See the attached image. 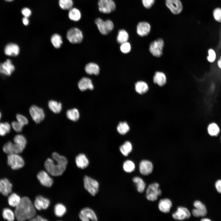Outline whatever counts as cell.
<instances>
[{
	"mask_svg": "<svg viewBox=\"0 0 221 221\" xmlns=\"http://www.w3.org/2000/svg\"><path fill=\"white\" fill-rule=\"evenodd\" d=\"M52 157L56 162L50 158H48L45 163V167L47 171L53 176L62 175L65 170L68 161L66 158L56 152L52 153Z\"/></svg>",
	"mask_w": 221,
	"mask_h": 221,
	"instance_id": "6da1fadb",
	"label": "cell"
},
{
	"mask_svg": "<svg viewBox=\"0 0 221 221\" xmlns=\"http://www.w3.org/2000/svg\"><path fill=\"white\" fill-rule=\"evenodd\" d=\"M15 208V217L18 221L30 220L34 217L36 214V208L34 204L27 197L21 198L19 204Z\"/></svg>",
	"mask_w": 221,
	"mask_h": 221,
	"instance_id": "7a4b0ae2",
	"label": "cell"
},
{
	"mask_svg": "<svg viewBox=\"0 0 221 221\" xmlns=\"http://www.w3.org/2000/svg\"><path fill=\"white\" fill-rule=\"evenodd\" d=\"M95 23L100 33L103 35H107L114 29V24L110 19L104 20L100 17H97L95 20Z\"/></svg>",
	"mask_w": 221,
	"mask_h": 221,
	"instance_id": "3957f363",
	"label": "cell"
},
{
	"mask_svg": "<svg viewBox=\"0 0 221 221\" xmlns=\"http://www.w3.org/2000/svg\"><path fill=\"white\" fill-rule=\"evenodd\" d=\"M164 42L163 40L159 38L151 42L149 45L150 53L154 56L160 57L163 54Z\"/></svg>",
	"mask_w": 221,
	"mask_h": 221,
	"instance_id": "277c9868",
	"label": "cell"
},
{
	"mask_svg": "<svg viewBox=\"0 0 221 221\" xmlns=\"http://www.w3.org/2000/svg\"><path fill=\"white\" fill-rule=\"evenodd\" d=\"M98 9L101 13L109 14L114 11L116 5L113 0H98Z\"/></svg>",
	"mask_w": 221,
	"mask_h": 221,
	"instance_id": "5b68a950",
	"label": "cell"
},
{
	"mask_svg": "<svg viewBox=\"0 0 221 221\" xmlns=\"http://www.w3.org/2000/svg\"><path fill=\"white\" fill-rule=\"evenodd\" d=\"M66 37L68 41L72 44L79 43L83 39V33L78 28H72L67 32Z\"/></svg>",
	"mask_w": 221,
	"mask_h": 221,
	"instance_id": "8992f818",
	"label": "cell"
},
{
	"mask_svg": "<svg viewBox=\"0 0 221 221\" xmlns=\"http://www.w3.org/2000/svg\"><path fill=\"white\" fill-rule=\"evenodd\" d=\"M7 163L12 169L16 170L22 168L24 165V161L18 154L11 153L8 154Z\"/></svg>",
	"mask_w": 221,
	"mask_h": 221,
	"instance_id": "52a82bcc",
	"label": "cell"
},
{
	"mask_svg": "<svg viewBox=\"0 0 221 221\" xmlns=\"http://www.w3.org/2000/svg\"><path fill=\"white\" fill-rule=\"evenodd\" d=\"M85 189L92 196H95L98 192L99 183L95 180L87 176L83 179Z\"/></svg>",
	"mask_w": 221,
	"mask_h": 221,
	"instance_id": "ba28073f",
	"label": "cell"
},
{
	"mask_svg": "<svg viewBox=\"0 0 221 221\" xmlns=\"http://www.w3.org/2000/svg\"><path fill=\"white\" fill-rule=\"evenodd\" d=\"M159 184L153 183L150 184L146 190V197L148 200L150 201L156 200L158 196L161 194V191L159 188Z\"/></svg>",
	"mask_w": 221,
	"mask_h": 221,
	"instance_id": "9c48e42d",
	"label": "cell"
},
{
	"mask_svg": "<svg viewBox=\"0 0 221 221\" xmlns=\"http://www.w3.org/2000/svg\"><path fill=\"white\" fill-rule=\"evenodd\" d=\"M29 113L33 121L39 123L45 118V114L43 110L36 105H32L29 108Z\"/></svg>",
	"mask_w": 221,
	"mask_h": 221,
	"instance_id": "30bf717a",
	"label": "cell"
},
{
	"mask_svg": "<svg viewBox=\"0 0 221 221\" xmlns=\"http://www.w3.org/2000/svg\"><path fill=\"white\" fill-rule=\"evenodd\" d=\"M167 7L173 14H180L182 11L183 7L180 0H165Z\"/></svg>",
	"mask_w": 221,
	"mask_h": 221,
	"instance_id": "8fae6325",
	"label": "cell"
},
{
	"mask_svg": "<svg viewBox=\"0 0 221 221\" xmlns=\"http://www.w3.org/2000/svg\"><path fill=\"white\" fill-rule=\"evenodd\" d=\"M151 29L150 25L146 21H140L136 26V33L138 35L141 37L147 36L150 33Z\"/></svg>",
	"mask_w": 221,
	"mask_h": 221,
	"instance_id": "7c38bea8",
	"label": "cell"
},
{
	"mask_svg": "<svg viewBox=\"0 0 221 221\" xmlns=\"http://www.w3.org/2000/svg\"><path fill=\"white\" fill-rule=\"evenodd\" d=\"M80 219L83 221H88L91 219L97 221L98 218L94 211L89 207H85L81 210L79 214Z\"/></svg>",
	"mask_w": 221,
	"mask_h": 221,
	"instance_id": "4fadbf2b",
	"label": "cell"
},
{
	"mask_svg": "<svg viewBox=\"0 0 221 221\" xmlns=\"http://www.w3.org/2000/svg\"><path fill=\"white\" fill-rule=\"evenodd\" d=\"M173 218L176 220H183L189 219L191 216V213L186 207H179L177 210L172 215Z\"/></svg>",
	"mask_w": 221,
	"mask_h": 221,
	"instance_id": "5bb4252c",
	"label": "cell"
},
{
	"mask_svg": "<svg viewBox=\"0 0 221 221\" xmlns=\"http://www.w3.org/2000/svg\"><path fill=\"white\" fill-rule=\"evenodd\" d=\"M193 205L195 208L192 210L193 215L195 217H203L207 215L206 208L204 205L200 201L196 200L194 202Z\"/></svg>",
	"mask_w": 221,
	"mask_h": 221,
	"instance_id": "9a60e30c",
	"label": "cell"
},
{
	"mask_svg": "<svg viewBox=\"0 0 221 221\" xmlns=\"http://www.w3.org/2000/svg\"><path fill=\"white\" fill-rule=\"evenodd\" d=\"M14 70L15 67L10 59H7L3 63L0 64L1 74L7 76H10Z\"/></svg>",
	"mask_w": 221,
	"mask_h": 221,
	"instance_id": "2e32d148",
	"label": "cell"
},
{
	"mask_svg": "<svg viewBox=\"0 0 221 221\" xmlns=\"http://www.w3.org/2000/svg\"><path fill=\"white\" fill-rule=\"evenodd\" d=\"M50 204V201L48 199L39 195L36 197L34 205L36 209L41 210L47 209Z\"/></svg>",
	"mask_w": 221,
	"mask_h": 221,
	"instance_id": "e0dca14e",
	"label": "cell"
},
{
	"mask_svg": "<svg viewBox=\"0 0 221 221\" xmlns=\"http://www.w3.org/2000/svg\"><path fill=\"white\" fill-rule=\"evenodd\" d=\"M37 177L41 184L45 186L50 187L52 184V179L44 171L39 172L37 174Z\"/></svg>",
	"mask_w": 221,
	"mask_h": 221,
	"instance_id": "ac0fdd59",
	"label": "cell"
},
{
	"mask_svg": "<svg viewBox=\"0 0 221 221\" xmlns=\"http://www.w3.org/2000/svg\"><path fill=\"white\" fill-rule=\"evenodd\" d=\"M153 166L150 161L143 160L141 161L139 165V170L140 173L143 175H148L152 172Z\"/></svg>",
	"mask_w": 221,
	"mask_h": 221,
	"instance_id": "d6986e66",
	"label": "cell"
},
{
	"mask_svg": "<svg viewBox=\"0 0 221 221\" xmlns=\"http://www.w3.org/2000/svg\"><path fill=\"white\" fill-rule=\"evenodd\" d=\"M12 187V184L7 179L0 180V192L4 196H6L10 193Z\"/></svg>",
	"mask_w": 221,
	"mask_h": 221,
	"instance_id": "ffe728a7",
	"label": "cell"
},
{
	"mask_svg": "<svg viewBox=\"0 0 221 221\" xmlns=\"http://www.w3.org/2000/svg\"><path fill=\"white\" fill-rule=\"evenodd\" d=\"M20 52V48L16 44L10 43L5 47L4 52L7 56H17Z\"/></svg>",
	"mask_w": 221,
	"mask_h": 221,
	"instance_id": "44dd1931",
	"label": "cell"
},
{
	"mask_svg": "<svg viewBox=\"0 0 221 221\" xmlns=\"http://www.w3.org/2000/svg\"><path fill=\"white\" fill-rule=\"evenodd\" d=\"M78 85L79 89L82 91L88 89L92 90L94 89L91 80L86 77L82 78L79 81Z\"/></svg>",
	"mask_w": 221,
	"mask_h": 221,
	"instance_id": "7402d4cb",
	"label": "cell"
},
{
	"mask_svg": "<svg viewBox=\"0 0 221 221\" xmlns=\"http://www.w3.org/2000/svg\"><path fill=\"white\" fill-rule=\"evenodd\" d=\"M153 80L154 83L157 84L160 87H162L166 83L167 77L164 72L157 71L154 74Z\"/></svg>",
	"mask_w": 221,
	"mask_h": 221,
	"instance_id": "603a6c76",
	"label": "cell"
},
{
	"mask_svg": "<svg viewBox=\"0 0 221 221\" xmlns=\"http://www.w3.org/2000/svg\"><path fill=\"white\" fill-rule=\"evenodd\" d=\"M75 161L77 166L79 168L84 169L87 167L89 164V161L86 156L81 153L76 156Z\"/></svg>",
	"mask_w": 221,
	"mask_h": 221,
	"instance_id": "cb8c5ba5",
	"label": "cell"
},
{
	"mask_svg": "<svg viewBox=\"0 0 221 221\" xmlns=\"http://www.w3.org/2000/svg\"><path fill=\"white\" fill-rule=\"evenodd\" d=\"M172 205V203L169 199H164L159 201L158 207L161 211L164 213H167L169 212Z\"/></svg>",
	"mask_w": 221,
	"mask_h": 221,
	"instance_id": "d4e9b609",
	"label": "cell"
},
{
	"mask_svg": "<svg viewBox=\"0 0 221 221\" xmlns=\"http://www.w3.org/2000/svg\"><path fill=\"white\" fill-rule=\"evenodd\" d=\"M135 88L138 93L142 95L145 94L148 91L149 87L147 83L145 81H139L135 83Z\"/></svg>",
	"mask_w": 221,
	"mask_h": 221,
	"instance_id": "484cf974",
	"label": "cell"
},
{
	"mask_svg": "<svg viewBox=\"0 0 221 221\" xmlns=\"http://www.w3.org/2000/svg\"><path fill=\"white\" fill-rule=\"evenodd\" d=\"M85 70L87 74L97 75L99 73V68L97 64L94 63H90L86 65Z\"/></svg>",
	"mask_w": 221,
	"mask_h": 221,
	"instance_id": "4316f807",
	"label": "cell"
},
{
	"mask_svg": "<svg viewBox=\"0 0 221 221\" xmlns=\"http://www.w3.org/2000/svg\"><path fill=\"white\" fill-rule=\"evenodd\" d=\"M81 13L79 9L76 8H72L69 10L68 16L69 18L74 21H79L81 18Z\"/></svg>",
	"mask_w": 221,
	"mask_h": 221,
	"instance_id": "83f0119b",
	"label": "cell"
},
{
	"mask_svg": "<svg viewBox=\"0 0 221 221\" xmlns=\"http://www.w3.org/2000/svg\"><path fill=\"white\" fill-rule=\"evenodd\" d=\"M129 38V34L125 29H121L118 31L116 40L118 43L121 44L127 42Z\"/></svg>",
	"mask_w": 221,
	"mask_h": 221,
	"instance_id": "f1b7e54d",
	"label": "cell"
},
{
	"mask_svg": "<svg viewBox=\"0 0 221 221\" xmlns=\"http://www.w3.org/2000/svg\"><path fill=\"white\" fill-rule=\"evenodd\" d=\"M48 105L49 109L55 113H59L61 111L62 105L60 102L50 100L48 102Z\"/></svg>",
	"mask_w": 221,
	"mask_h": 221,
	"instance_id": "f546056e",
	"label": "cell"
},
{
	"mask_svg": "<svg viewBox=\"0 0 221 221\" xmlns=\"http://www.w3.org/2000/svg\"><path fill=\"white\" fill-rule=\"evenodd\" d=\"M67 118L71 121L75 122L79 118V113L77 109L76 108L68 110L66 113Z\"/></svg>",
	"mask_w": 221,
	"mask_h": 221,
	"instance_id": "4dcf8cb0",
	"label": "cell"
},
{
	"mask_svg": "<svg viewBox=\"0 0 221 221\" xmlns=\"http://www.w3.org/2000/svg\"><path fill=\"white\" fill-rule=\"evenodd\" d=\"M132 144L128 141L125 142L119 148L121 152L125 156H127L132 151Z\"/></svg>",
	"mask_w": 221,
	"mask_h": 221,
	"instance_id": "1f68e13d",
	"label": "cell"
},
{
	"mask_svg": "<svg viewBox=\"0 0 221 221\" xmlns=\"http://www.w3.org/2000/svg\"><path fill=\"white\" fill-rule=\"evenodd\" d=\"M14 143L24 149L27 144V140L25 137L22 134H19L14 137Z\"/></svg>",
	"mask_w": 221,
	"mask_h": 221,
	"instance_id": "d6a6232c",
	"label": "cell"
},
{
	"mask_svg": "<svg viewBox=\"0 0 221 221\" xmlns=\"http://www.w3.org/2000/svg\"><path fill=\"white\" fill-rule=\"evenodd\" d=\"M21 200V198L18 195L13 193L9 196L8 202L10 205L16 207L19 204Z\"/></svg>",
	"mask_w": 221,
	"mask_h": 221,
	"instance_id": "836d02e7",
	"label": "cell"
},
{
	"mask_svg": "<svg viewBox=\"0 0 221 221\" xmlns=\"http://www.w3.org/2000/svg\"><path fill=\"white\" fill-rule=\"evenodd\" d=\"M208 134L212 136H218L220 132V129L218 125L215 123H210L207 127Z\"/></svg>",
	"mask_w": 221,
	"mask_h": 221,
	"instance_id": "e575fe53",
	"label": "cell"
},
{
	"mask_svg": "<svg viewBox=\"0 0 221 221\" xmlns=\"http://www.w3.org/2000/svg\"><path fill=\"white\" fill-rule=\"evenodd\" d=\"M133 181L136 184L138 191L140 192H143L145 187V184L141 178L135 176L133 178Z\"/></svg>",
	"mask_w": 221,
	"mask_h": 221,
	"instance_id": "d590c367",
	"label": "cell"
},
{
	"mask_svg": "<svg viewBox=\"0 0 221 221\" xmlns=\"http://www.w3.org/2000/svg\"><path fill=\"white\" fill-rule=\"evenodd\" d=\"M51 41L53 46L56 48H60L63 43L61 37L57 33L54 34L52 35Z\"/></svg>",
	"mask_w": 221,
	"mask_h": 221,
	"instance_id": "8d00e7d4",
	"label": "cell"
},
{
	"mask_svg": "<svg viewBox=\"0 0 221 221\" xmlns=\"http://www.w3.org/2000/svg\"><path fill=\"white\" fill-rule=\"evenodd\" d=\"M54 211L56 216L61 217L64 215L66 212L65 207L62 204H56L54 207Z\"/></svg>",
	"mask_w": 221,
	"mask_h": 221,
	"instance_id": "74e56055",
	"label": "cell"
},
{
	"mask_svg": "<svg viewBox=\"0 0 221 221\" xmlns=\"http://www.w3.org/2000/svg\"><path fill=\"white\" fill-rule=\"evenodd\" d=\"M117 129L118 132L120 134L124 135L129 131L130 127L126 122H120L118 124Z\"/></svg>",
	"mask_w": 221,
	"mask_h": 221,
	"instance_id": "f35d334b",
	"label": "cell"
},
{
	"mask_svg": "<svg viewBox=\"0 0 221 221\" xmlns=\"http://www.w3.org/2000/svg\"><path fill=\"white\" fill-rule=\"evenodd\" d=\"M60 7L63 10H69L73 7V2L72 0H59Z\"/></svg>",
	"mask_w": 221,
	"mask_h": 221,
	"instance_id": "ab89813d",
	"label": "cell"
},
{
	"mask_svg": "<svg viewBox=\"0 0 221 221\" xmlns=\"http://www.w3.org/2000/svg\"><path fill=\"white\" fill-rule=\"evenodd\" d=\"M2 216L3 218L9 221H13L14 219L15 213L12 210L8 208H5L3 211Z\"/></svg>",
	"mask_w": 221,
	"mask_h": 221,
	"instance_id": "60d3db41",
	"label": "cell"
},
{
	"mask_svg": "<svg viewBox=\"0 0 221 221\" xmlns=\"http://www.w3.org/2000/svg\"><path fill=\"white\" fill-rule=\"evenodd\" d=\"M123 168L125 172L130 173L134 171L135 169V165L131 161L127 160L123 163Z\"/></svg>",
	"mask_w": 221,
	"mask_h": 221,
	"instance_id": "b9f144b4",
	"label": "cell"
},
{
	"mask_svg": "<svg viewBox=\"0 0 221 221\" xmlns=\"http://www.w3.org/2000/svg\"><path fill=\"white\" fill-rule=\"evenodd\" d=\"M11 128V126L8 122H0V135H6L10 132Z\"/></svg>",
	"mask_w": 221,
	"mask_h": 221,
	"instance_id": "7bdbcfd3",
	"label": "cell"
},
{
	"mask_svg": "<svg viewBox=\"0 0 221 221\" xmlns=\"http://www.w3.org/2000/svg\"><path fill=\"white\" fill-rule=\"evenodd\" d=\"M212 14L214 19L216 21L221 23V8L217 7L213 10Z\"/></svg>",
	"mask_w": 221,
	"mask_h": 221,
	"instance_id": "ee69618b",
	"label": "cell"
},
{
	"mask_svg": "<svg viewBox=\"0 0 221 221\" xmlns=\"http://www.w3.org/2000/svg\"><path fill=\"white\" fill-rule=\"evenodd\" d=\"M13 143L10 141L6 142L3 145V150L4 153L8 154L12 153Z\"/></svg>",
	"mask_w": 221,
	"mask_h": 221,
	"instance_id": "f6af8a7d",
	"label": "cell"
},
{
	"mask_svg": "<svg viewBox=\"0 0 221 221\" xmlns=\"http://www.w3.org/2000/svg\"><path fill=\"white\" fill-rule=\"evenodd\" d=\"M121 45L120 49L122 53L126 54L129 53L130 51L131 45L128 41Z\"/></svg>",
	"mask_w": 221,
	"mask_h": 221,
	"instance_id": "bcb514c9",
	"label": "cell"
},
{
	"mask_svg": "<svg viewBox=\"0 0 221 221\" xmlns=\"http://www.w3.org/2000/svg\"><path fill=\"white\" fill-rule=\"evenodd\" d=\"M17 121L23 126L28 124V121L27 118L24 116L20 114L16 115Z\"/></svg>",
	"mask_w": 221,
	"mask_h": 221,
	"instance_id": "7dc6e473",
	"label": "cell"
},
{
	"mask_svg": "<svg viewBox=\"0 0 221 221\" xmlns=\"http://www.w3.org/2000/svg\"><path fill=\"white\" fill-rule=\"evenodd\" d=\"M208 56L207 59L210 63L214 62L216 58V54L215 51L212 48L209 49L208 51Z\"/></svg>",
	"mask_w": 221,
	"mask_h": 221,
	"instance_id": "c3c4849f",
	"label": "cell"
},
{
	"mask_svg": "<svg viewBox=\"0 0 221 221\" xmlns=\"http://www.w3.org/2000/svg\"><path fill=\"white\" fill-rule=\"evenodd\" d=\"M11 126L14 130L17 132H20L22 130L23 126L17 121H14L11 123Z\"/></svg>",
	"mask_w": 221,
	"mask_h": 221,
	"instance_id": "681fc988",
	"label": "cell"
},
{
	"mask_svg": "<svg viewBox=\"0 0 221 221\" xmlns=\"http://www.w3.org/2000/svg\"><path fill=\"white\" fill-rule=\"evenodd\" d=\"M156 0H142L143 6L147 9L150 8L154 4Z\"/></svg>",
	"mask_w": 221,
	"mask_h": 221,
	"instance_id": "f907efd6",
	"label": "cell"
},
{
	"mask_svg": "<svg viewBox=\"0 0 221 221\" xmlns=\"http://www.w3.org/2000/svg\"><path fill=\"white\" fill-rule=\"evenodd\" d=\"M21 12L24 17H29L31 15L32 13L30 10L27 7L23 8L21 10Z\"/></svg>",
	"mask_w": 221,
	"mask_h": 221,
	"instance_id": "816d5d0a",
	"label": "cell"
},
{
	"mask_svg": "<svg viewBox=\"0 0 221 221\" xmlns=\"http://www.w3.org/2000/svg\"><path fill=\"white\" fill-rule=\"evenodd\" d=\"M29 220L32 221H45L48 220L41 216L37 215L36 217H34L30 219Z\"/></svg>",
	"mask_w": 221,
	"mask_h": 221,
	"instance_id": "f5cc1de1",
	"label": "cell"
},
{
	"mask_svg": "<svg viewBox=\"0 0 221 221\" xmlns=\"http://www.w3.org/2000/svg\"><path fill=\"white\" fill-rule=\"evenodd\" d=\"M215 187L217 191L221 193V180H218L216 181Z\"/></svg>",
	"mask_w": 221,
	"mask_h": 221,
	"instance_id": "db71d44e",
	"label": "cell"
},
{
	"mask_svg": "<svg viewBox=\"0 0 221 221\" xmlns=\"http://www.w3.org/2000/svg\"><path fill=\"white\" fill-rule=\"evenodd\" d=\"M22 22L23 24L25 25H27L29 24V20L28 17H24L22 19Z\"/></svg>",
	"mask_w": 221,
	"mask_h": 221,
	"instance_id": "11a10c76",
	"label": "cell"
},
{
	"mask_svg": "<svg viewBox=\"0 0 221 221\" xmlns=\"http://www.w3.org/2000/svg\"><path fill=\"white\" fill-rule=\"evenodd\" d=\"M217 65L218 67L221 70V56L217 61Z\"/></svg>",
	"mask_w": 221,
	"mask_h": 221,
	"instance_id": "9f6ffc18",
	"label": "cell"
},
{
	"mask_svg": "<svg viewBox=\"0 0 221 221\" xmlns=\"http://www.w3.org/2000/svg\"><path fill=\"white\" fill-rule=\"evenodd\" d=\"M202 221H210L211 220L208 218H203L201 220Z\"/></svg>",
	"mask_w": 221,
	"mask_h": 221,
	"instance_id": "6f0895ef",
	"label": "cell"
},
{
	"mask_svg": "<svg viewBox=\"0 0 221 221\" xmlns=\"http://www.w3.org/2000/svg\"><path fill=\"white\" fill-rule=\"evenodd\" d=\"M5 0L8 2H11L13 1L14 0Z\"/></svg>",
	"mask_w": 221,
	"mask_h": 221,
	"instance_id": "680465c9",
	"label": "cell"
},
{
	"mask_svg": "<svg viewBox=\"0 0 221 221\" xmlns=\"http://www.w3.org/2000/svg\"><path fill=\"white\" fill-rule=\"evenodd\" d=\"M1 116H2V114H1V112L0 111V120L1 118Z\"/></svg>",
	"mask_w": 221,
	"mask_h": 221,
	"instance_id": "91938a15",
	"label": "cell"
},
{
	"mask_svg": "<svg viewBox=\"0 0 221 221\" xmlns=\"http://www.w3.org/2000/svg\"></svg>",
	"mask_w": 221,
	"mask_h": 221,
	"instance_id": "94428289",
	"label": "cell"
}]
</instances>
